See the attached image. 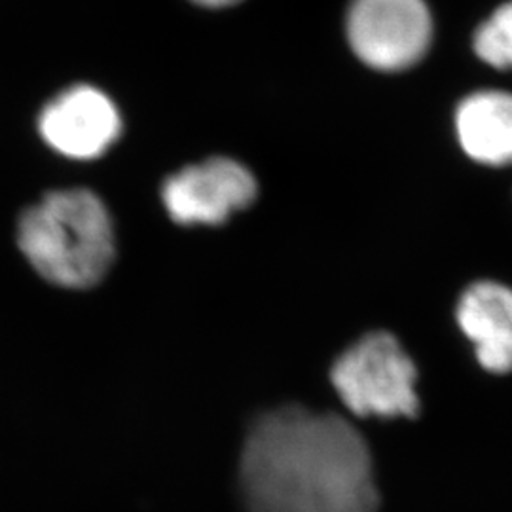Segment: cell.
I'll return each mask as SVG.
<instances>
[{
  "label": "cell",
  "mask_w": 512,
  "mask_h": 512,
  "mask_svg": "<svg viewBox=\"0 0 512 512\" xmlns=\"http://www.w3.org/2000/svg\"><path fill=\"white\" fill-rule=\"evenodd\" d=\"M247 512H378L363 435L334 412L287 404L260 414L239 454Z\"/></svg>",
  "instance_id": "1"
},
{
  "label": "cell",
  "mask_w": 512,
  "mask_h": 512,
  "mask_svg": "<svg viewBox=\"0 0 512 512\" xmlns=\"http://www.w3.org/2000/svg\"><path fill=\"white\" fill-rule=\"evenodd\" d=\"M18 243L38 274L65 289L97 285L114 260L109 211L90 190H59L29 207Z\"/></svg>",
  "instance_id": "2"
},
{
  "label": "cell",
  "mask_w": 512,
  "mask_h": 512,
  "mask_svg": "<svg viewBox=\"0 0 512 512\" xmlns=\"http://www.w3.org/2000/svg\"><path fill=\"white\" fill-rule=\"evenodd\" d=\"M336 395L357 418H416L418 368L401 342L384 330L346 349L330 370Z\"/></svg>",
  "instance_id": "3"
},
{
  "label": "cell",
  "mask_w": 512,
  "mask_h": 512,
  "mask_svg": "<svg viewBox=\"0 0 512 512\" xmlns=\"http://www.w3.org/2000/svg\"><path fill=\"white\" fill-rule=\"evenodd\" d=\"M346 27L351 50L382 73L414 67L433 42L425 0H351Z\"/></svg>",
  "instance_id": "4"
},
{
  "label": "cell",
  "mask_w": 512,
  "mask_h": 512,
  "mask_svg": "<svg viewBox=\"0 0 512 512\" xmlns=\"http://www.w3.org/2000/svg\"><path fill=\"white\" fill-rule=\"evenodd\" d=\"M256 179L245 165L230 158H211L169 177L162 200L177 224L217 226L255 202Z\"/></svg>",
  "instance_id": "5"
},
{
  "label": "cell",
  "mask_w": 512,
  "mask_h": 512,
  "mask_svg": "<svg viewBox=\"0 0 512 512\" xmlns=\"http://www.w3.org/2000/svg\"><path fill=\"white\" fill-rule=\"evenodd\" d=\"M42 139L59 154L93 160L120 137V112L109 97L92 86H74L50 101L38 120Z\"/></svg>",
  "instance_id": "6"
},
{
  "label": "cell",
  "mask_w": 512,
  "mask_h": 512,
  "mask_svg": "<svg viewBox=\"0 0 512 512\" xmlns=\"http://www.w3.org/2000/svg\"><path fill=\"white\" fill-rule=\"evenodd\" d=\"M458 325L473 342L476 361L492 374L512 372V289L478 281L459 298Z\"/></svg>",
  "instance_id": "7"
},
{
  "label": "cell",
  "mask_w": 512,
  "mask_h": 512,
  "mask_svg": "<svg viewBox=\"0 0 512 512\" xmlns=\"http://www.w3.org/2000/svg\"><path fill=\"white\" fill-rule=\"evenodd\" d=\"M456 131L463 152L478 164L512 165V93H471L456 110Z\"/></svg>",
  "instance_id": "8"
},
{
  "label": "cell",
  "mask_w": 512,
  "mask_h": 512,
  "mask_svg": "<svg viewBox=\"0 0 512 512\" xmlns=\"http://www.w3.org/2000/svg\"><path fill=\"white\" fill-rule=\"evenodd\" d=\"M473 48L480 61L494 69H512V0L494 10L482 21L473 37Z\"/></svg>",
  "instance_id": "9"
},
{
  "label": "cell",
  "mask_w": 512,
  "mask_h": 512,
  "mask_svg": "<svg viewBox=\"0 0 512 512\" xmlns=\"http://www.w3.org/2000/svg\"><path fill=\"white\" fill-rule=\"evenodd\" d=\"M192 2L205 6V8H226V6L238 4L241 0H192Z\"/></svg>",
  "instance_id": "10"
}]
</instances>
